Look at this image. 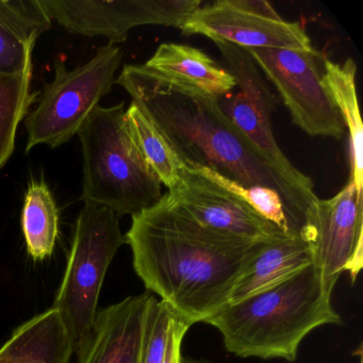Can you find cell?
<instances>
[{
  "mask_svg": "<svg viewBox=\"0 0 363 363\" xmlns=\"http://www.w3.org/2000/svg\"><path fill=\"white\" fill-rule=\"evenodd\" d=\"M84 157L80 201L135 216L156 205L162 184L138 152L126 122L125 104L97 106L77 133Z\"/></svg>",
  "mask_w": 363,
  "mask_h": 363,
  "instance_id": "obj_4",
  "label": "cell"
},
{
  "mask_svg": "<svg viewBox=\"0 0 363 363\" xmlns=\"http://www.w3.org/2000/svg\"><path fill=\"white\" fill-rule=\"evenodd\" d=\"M205 323L220 331L225 348L235 356L294 362L312 330L342 324V318L311 263L280 284L227 303Z\"/></svg>",
  "mask_w": 363,
  "mask_h": 363,
  "instance_id": "obj_3",
  "label": "cell"
},
{
  "mask_svg": "<svg viewBox=\"0 0 363 363\" xmlns=\"http://www.w3.org/2000/svg\"><path fill=\"white\" fill-rule=\"evenodd\" d=\"M122 60L121 48L108 43L72 71L62 61H55L54 80L45 84L37 107L24 120L26 152L39 145L57 148L73 139L101 99L111 92Z\"/></svg>",
  "mask_w": 363,
  "mask_h": 363,
  "instance_id": "obj_6",
  "label": "cell"
},
{
  "mask_svg": "<svg viewBox=\"0 0 363 363\" xmlns=\"http://www.w3.org/2000/svg\"><path fill=\"white\" fill-rule=\"evenodd\" d=\"M311 263L310 244L298 235H286L267 242L244 269L228 303L280 284Z\"/></svg>",
  "mask_w": 363,
  "mask_h": 363,
  "instance_id": "obj_17",
  "label": "cell"
},
{
  "mask_svg": "<svg viewBox=\"0 0 363 363\" xmlns=\"http://www.w3.org/2000/svg\"><path fill=\"white\" fill-rule=\"evenodd\" d=\"M180 30L243 48L314 50L305 29L284 21L265 0H218L193 12Z\"/></svg>",
  "mask_w": 363,
  "mask_h": 363,
  "instance_id": "obj_10",
  "label": "cell"
},
{
  "mask_svg": "<svg viewBox=\"0 0 363 363\" xmlns=\"http://www.w3.org/2000/svg\"><path fill=\"white\" fill-rule=\"evenodd\" d=\"M152 294L135 295L97 312L77 346V363H139L144 314Z\"/></svg>",
  "mask_w": 363,
  "mask_h": 363,
  "instance_id": "obj_13",
  "label": "cell"
},
{
  "mask_svg": "<svg viewBox=\"0 0 363 363\" xmlns=\"http://www.w3.org/2000/svg\"><path fill=\"white\" fill-rule=\"evenodd\" d=\"M33 71L0 73V169L11 158L16 133L39 93L31 92Z\"/></svg>",
  "mask_w": 363,
  "mask_h": 363,
  "instance_id": "obj_21",
  "label": "cell"
},
{
  "mask_svg": "<svg viewBox=\"0 0 363 363\" xmlns=\"http://www.w3.org/2000/svg\"><path fill=\"white\" fill-rule=\"evenodd\" d=\"M167 195L199 224L231 237L269 242L286 235L235 195L188 167L182 171L179 184Z\"/></svg>",
  "mask_w": 363,
  "mask_h": 363,
  "instance_id": "obj_12",
  "label": "cell"
},
{
  "mask_svg": "<svg viewBox=\"0 0 363 363\" xmlns=\"http://www.w3.org/2000/svg\"><path fill=\"white\" fill-rule=\"evenodd\" d=\"M124 244L120 216L104 206L84 203L76 220L65 277L52 305L75 350L92 329L106 274Z\"/></svg>",
  "mask_w": 363,
  "mask_h": 363,
  "instance_id": "obj_5",
  "label": "cell"
},
{
  "mask_svg": "<svg viewBox=\"0 0 363 363\" xmlns=\"http://www.w3.org/2000/svg\"><path fill=\"white\" fill-rule=\"evenodd\" d=\"M52 26L40 0H0V73L33 71V48Z\"/></svg>",
  "mask_w": 363,
  "mask_h": 363,
  "instance_id": "obj_14",
  "label": "cell"
},
{
  "mask_svg": "<svg viewBox=\"0 0 363 363\" xmlns=\"http://www.w3.org/2000/svg\"><path fill=\"white\" fill-rule=\"evenodd\" d=\"M180 363H211L206 359H196L192 357H182L180 358Z\"/></svg>",
  "mask_w": 363,
  "mask_h": 363,
  "instance_id": "obj_25",
  "label": "cell"
},
{
  "mask_svg": "<svg viewBox=\"0 0 363 363\" xmlns=\"http://www.w3.org/2000/svg\"><path fill=\"white\" fill-rule=\"evenodd\" d=\"M74 352L73 339L52 307L14 330L0 348V363H71Z\"/></svg>",
  "mask_w": 363,
  "mask_h": 363,
  "instance_id": "obj_15",
  "label": "cell"
},
{
  "mask_svg": "<svg viewBox=\"0 0 363 363\" xmlns=\"http://www.w3.org/2000/svg\"><path fill=\"white\" fill-rule=\"evenodd\" d=\"M174 315L167 303L150 295L144 314L139 363L164 362Z\"/></svg>",
  "mask_w": 363,
  "mask_h": 363,
  "instance_id": "obj_23",
  "label": "cell"
},
{
  "mask_svg": "<svg viewBox=\"0 0 363 363\" xmlns=\"http://www.w3.org/2000/svg\"><path fill=\"white\" fill-rule=\"evenodd\" d=\"M189 169L207 178L213 184H218L231 194L235 195L238 199L247 203L259 216L273 223L286 235H295L291 229L284 201L276 191L262 188V186H242L208 167H189Z\"/></svg>",
  "mask_w": 363,
  "mask_h": 363,
  "instance_id": "obj_22",
  "label": "cell"
},
{
  "mask_svg": "<svg viewBox=\"0 0 363 363\" xmlns=\"http://www.w3.org/2000/svg\"><path fill=\"white\" fill-rule=\"evenodd\" d=\"M363 195L352 182L329 199H318L310 248L323 286L331 295L337 279L348 271L352 280L362 267Z\"/></svg>",
  "mask_w": 363,
  "mask_h": 363,
  "instance_id": "obj_11",
  "label": "cell"
},
{
  "mask_svg": "<svg viewBox=\"0 0 363 363\" xmlns=\"http://www.w3.org/2000/svg\"><path fill=\"white\" fill-rule=\"evenodd\" d=\"M116 84L164 133L186 167H208L244 186L276 191L291 229L307 241L318 199L286 177L223 113L218 99L167 79L144 65H125Z\"/></svg>",
  "mask_w": 363,
  "mask_h": 363,
  "instance_id": "obj_1",
  "label": "cell"
},
{
  "mask_svg": "<svg viewBox=\"0 0 363 363\" xmlns=\"http://www.w3.org/2000/svg\"><path fill=\"white\" fill-rule=\"evenodd\" d=\"M191 325L178 315H174L169 329V342H167V356L163 363H180V348L182 340Z\"/></svg>",
  "mask_w": 363,
  "mask_h": 363,
  "instance_id": "obj_24",
  "label": "cell"
},
{
  "mask_svg": "<svg viewBox=\"0 0 363 363\" xmlns=\"http://www.w3.org/2000/svg\"><path fill=\"white\" fill-rule=\"evenodd\" d=\"M126 122L131 139L150 171L169 191L175 189L186 164L164 133L133 101L126 110Z\"/></svg>",
  "mask_w": 363,
  "mask_h": 363,
  "instance_id": "obj_19",
  "label": "cell"
},
{
  "mask_svg": "<svg viewBox=\"0 0 363 363\" xmlns=\"http://www.w3.org/2000/svg\"><path fill=\"white\" fill-rule=\"evenodd\" d=\"M126 243L150 292L192 326L229 303L244 269L267 242L203 227L167 196L131 216Z\"/></svg>",
  "mask_w": 363,
  "mask_h": 363,
  "instance_id": "obj_2",
  "label": "cell"
},
{
  "mask_svg": "<svg viewBox=\"0 0 363 363\" xmlns=\"http://www.w3.org/2000/svg\"><path fill=\"white\" fill-rule=\"evenodd\" d=\"M52 22L69 33L123 43L131 29L176 27L201 7V0H40Z\"/></svg>",
  "mask_w": 363,
  "mask_h": 363,
  "instance_id": "obj_9",
  "label": "cell"
},
{
  "mask_svg": "<svg viewBox=\"0 0 363 363\" xmlns=\"http://www.w3.org/2000/svg\"><path fill=\"white\" fill-rule=\"evenodd\" d=\"M144 65L167 79L216 99L229 94L237 86L233 75L203 50L182 44H161Z\"/></svg>",
  "mask_w": 363,
  "mask_h": 363,
  "instance_id": "obj_16",
  "label": "cell"
},
{
  "mask_svg": "<svg viewBox=\"0 0 363 363\" xmlns=\"http://www.w3.org/2000/svg\"><path fill=\"white\" fill-rule=\"evenodd\" d=\"M212 42L237 84L233 92L218 99L223 113L288 179L303 190L314 192L311 178L290 162L276 142L272 114L278 99L247 50L222 40Z\"/></svg>",
  "mask_w": 363,
  "mask_h": 363,
  "instance_id": "obj_8",
  "label": "cell"
},
{
  "mask_svg": "<svg viewBox=\"0 0 363 363\" xmlns=\"http://www.w3.org/2000/svg\"><path fill=\"white\" fill-rule=\"evenodd\" d=\"M265 79L277 91L292 122L310 137L340 140L345 124L324 80V60L318 50L246 48Z\"/></svg>",
  "mask_w": 363,
  "mask_h": 363,
  "instance_id": "obj_7",
  "label": "cell"
},
{
  "mask_svg": "<svg viewBox=\"0 0 363 363\" xmlns=\"http://www.w3.org/2000/svg\"><path fill=\"white\" fill-rule=\"evenodd\" d=\"M357 65L352 59L335 63L325 59V88L339 110L340 116L347 128L352 152L350 182L359 194L363 195V127L359 114L356 86Z\"/></svg>",
  "mask_w": 363,
  "mask_h": 363,
  "instance_id": "obj_18",
  "label": "cell"
},
{
  "mask_svg": "<svg viewBox=\"0 0 363 363\" xmlns=\"http://www.w3.org/2000/svg\"><path fill=\"white\" fill-rule=\"evenodd\" d=\"M22 229L27 252L35 261L52 256L59 235V210L44 182H30L25 195Z\"/></svg>",
  "mask_w": 363,
  "mask_h": 363,
  "instance_id": "obj_20",
  "label": "cell"
}]
</instances>
